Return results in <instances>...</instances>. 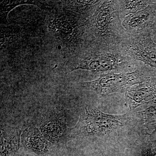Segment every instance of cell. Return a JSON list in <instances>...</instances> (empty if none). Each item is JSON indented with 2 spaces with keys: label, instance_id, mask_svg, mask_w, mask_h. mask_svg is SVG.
<instances>
[{
  "label": "cell",
  "instance_id": "cell-8",
  "mask_svg": "<svg viewBox=\"0 0 156 156\" xmlns=\"http://www.w3.org/2000/svg\"><path fill=\"white\" fill-rule=\"evenodd\" d=\"M22 143L26 156H51L52 147L34 126L27 128L22 135Z\"/></svg>",
  "mask_w": 156,
  "mask_h": 156
},
{
  "label": "cell",
  "instance_id": "cell-9",
  "mask_svg": "<svg viewBox=\"0 0 156 156\" xmlns=\"http://www.w3.org/2000/svg\"><path fill=\"white\" fill-rule=\"evenodd\" d=\"M20 131H2L1 135V156H18Z\"/></svg>",
  "mask_w": 156,
  "mask_h": 156
},
{
  "label": "cell",
  "instance_id": "cell-11",
  "mask_svg": "<svg viewBox=\"0 0 156 156\" xmlns=\"http://www.w3.org/2000/svg\"><path fill=\"white\" fill-rule=\"evenodd\" d=\"M134 116L148 129L156 131V103L142 111L135 112Z\"/></svg>",
  "mask_w": 156,
  "mask_h": 156
},
{
  "label": "cell",
  "instance_id": "cell-1",
  "mask_svg": "<svg viewBox=\"0 0 156 156\" xmlns=\"http://www.w3.org/2000/svg\"><path fill=\"white\" fill-rule=\"evenodd\" d=\"M85 31L95 48H116L127 37L120 17L117 1H104L87 20Z\"/></svg>",
  "mask_w": 156,
  "mask_h": 156
},
{
  "label": "cell",
  "instance_id": "cell-3",
  "mask_svg": "<svg viewBox=\"0 0 156 156\" xmlns=\"http://www.w3.org/2000/svg\"><path fill=\"white\" fill-rule=\"evenodd\" d=\"M131 112L112 115L96 108H85L81 112L77 124L71 129L69 137L104 136L129 124L134 115Z\"/></svg>",
  "mask_w": 156,
  "mask_h": 156
},
{
  "label": "cell",
  "instance_id": "cell-13",
  "mask_svg": "<svg viewBox=\"0 0 156 156\" xmlns=\"http://www.w3.org/2000/svg\"><path fill=\"white\" fill-rule=\"evenodd\" d=\"M152 36H153V40H155L156 41V9L155 17L154 20L153 26L152 30L151 33Z\"/></svg>",
  "mask_w": 156,
  "mask_h": 156
},
{
  "label": "cell",
  "instance_id": "cell-12",
  "mask_svg": "<svg viewBox=\"0 0 156 156\" xmlns=\"http://www.w3.org/2000/svg\"><path fill=\"white\" fill-rule=\"evenodd\" d=\"M144 155V156L156 155V131L149 136Z\"/></svg>",
  "mask_w": 156,
  "mask_h": 156
},
{
  "label": "cell",
  "instance_id": "cell-7",
  "mask_svg": "<svg viewBox=\"0 0 156 156\" xmlns=\"http://www.w3.org/2000/svg\"><path fill=\"white\" fill-rule=\"evenodd\" d=\"M126 105L132 112L145 104L156 103V78L132 86L125 93Z\"/></svg>",
  "mask_w": 156,
  "mask_h": 156
},
{
  "label": "cell",
  "instance_id": "cell-2",
  "mask_svg": "<svg viewBox=\"0 0 156 156\" xmlns=\"http://www.w3.org/2000/svg\"><path fill=\"white\" fill-rule=\"evenodd\" d=\"M141 65L139 61L124 55L119 46L107 48L91 47L82 53L77 65L72 71L85 69L101 74L114 71L128 73L135 70Z\"/></svg>",
  "mask_w": 156,
  "mask_h": 156
},
{
  "label": "cell",
  "instance_id": "cell-6",
  "mask_svg": "<svg viewBox=\"0 0 156 156\" xmlns=\"http://www.w3.org/2000/svg\"><path fill=\"white\" fill-rule=\"evenodd\" d=\"M156 4L126 16L122 24L126 37H134L152 30L155 17Z\"/></svg>",
  "mask_w": 156,
  "mask_h": 156
},
{
  "label": "cell",
  "instance_id": "cell-4",
  "mask_svg": "<svg viewBox=\"0 0 156 156\" xmlns=\"http://www.w3.org/2000/svg\"><path fill=\"white\" fill-rule=\"evenodd\" d=\"M148 67L146 65H141L130 72L102 74L96 80L79 83L78 85L82 89L94 91L100 96H106L116 92L125 94L130 87L154 77Z\"/></svg>",
  "mask_w": 156,
  "mask_h": 156
},
{
  "label": "cell",
  "instance_id": "cell-5",
  "mask_svg": "<svg viewBox=\"0 0 156 156\" xmlns=\"http://www.w3.org/2000/svg\"><path fill=\"white\" fill-rule=\"evenodd\" d=\"M151 33L148 32L126 37L119 45V49L124 55L156 69V43Z\"/></svg>",
  "mask_w": 156,
  "mask_h": 156
},
{
  "label": "cell",
  "instance_id": "cell-10",
  "mask_svg": "<svg viewBox=\"0 0 156 156\" xmlns=\"http://www.w3.org/2000/svg\"><path fill=\"white\" fill-rule=\"evenodd\" d=\"M117 2L121 19H124L128 15L134 14L146 9L148 6L156 4V1L119 0L117 1Z\"/></svg>",
  "mask_w": 156,
  "mask_h": 156
}]
</instances>
